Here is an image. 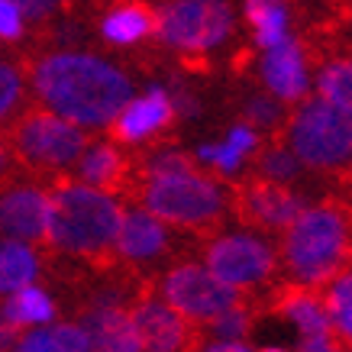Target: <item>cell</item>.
<instances>
[{
	"mask_svg": "<svg viewBox=\"0 0 352 352\" xmlns=\"http://www.w3.org/2000/svg\"><path fill=\"white\" fill-rule=\"evenodd\" d=\"M32 85L52 113L78 126H107L133 97V81L117 65L87 52H52L39 58Z\"/></svg>",
	"mask_w": 352,
	"mask_h": 352,
	"instance_id": "cell-1",
	"label": "cell"
},
{
	"mask_svg": "<svg viewBox=\"0 0 352 352\" xmlns=\"http://www.w3.org/2000/svg\"><path fill=\"white\" fill-rule=\"evenodd\" d=\"M123 210L94 184H65L49 197L45 236L72 256H104L113 249Z\"/></svg>",
	"mask_w": 352,
	"mask_h": 352,
	"instance_id": "cell-2",
	"label": "cell"
},
{
	"mask_svg": "<svg viewBox=\"0 0 352 352\" xmlns=\"http://www.w3.org/2000/svg\"><path fill=\"white\" fill-rule=\"evenodd\" d=\"M349 226L333 207H310L294 217L285 239V258L300 281L317 285L346 262Z\"/></svg>",
	"mask_w": 352,
	"mask_h": 352,
	"instance_id": "cell-3",
	"label": "cell"
},
{
	"mask_svg": "<svg viewBox=\"0 0 352 352\" xmlns=\"http://www.w3.org/2000/svg\"><path fill=\"white\" fill-rule=\"evenodd\" d=\"M291 152L304 165L336 168L352 159V113L330 100H310L291 120Z\"/></svg>",
	"mask_w": 352,
	"mask_h": 352,
	"instance_id": "cell-4",
	"label": "cell"
},
{
	"mask_svg": "<svg viewBox=\"0 0 352 352\" xmlns=\"http://www.w3.org/2000/svg\"><path fill=\"white\" fill-rule=\"evenodd\" d=\"M223 207V194L210 178H204L191 168L152 175L146 188V210L165 223L201 226L210 223Z\"/></svg>",
	"mask_w": 352,
	"mask_h": 352,
	"instance_id": "cell-5",
	"label": "cell"
},
{
	"mask_svg": "<svg viewBox=\"0 0 352 352\" xmlns=\"http://www.w3.org/2000/svg\"><path fill=\"white\" fill-rule=\"evenodd\" d=\"M233 32L226 0H171L155 10V36L182 52H210Z\"/></svg>",
	"mask_w": 352,
	"mask_h": 352,
	"instance_id": "cell-6",
	"label": "cell"
},
{
	"mask_svg": "<svg viewBox=\"0 0 352 352\" xmlns=\"http://www.w3.org/2000/svg\"><path fill=\"white\" fill-rule=\"evenodd\" d=\"M13 142L32 165H68L87 149L85 129L58 113H30L20 120Z\"/></svg>",
	"mask_w": 352,
	"mask_h": 352,
	"instance_id": "cell-7",
	"label": "cell"
},
{
	"mask_svg": "<svg viewBox=\"0 0 352 352\" xmlns=\"http://www.w3.org/2000/svg\"><path fill=\"white\" fill-rule=\"evenodd\" d=\"M162 291H165V304L191 320H214L217 314L236 304V288L223 285L217 275H210V268L201 265L175 268L165 278Z\"/></svg>",
	"mask_w": 352,
	"mask_h": 352,
	"instance_id": "cell-8",
	"label": "cell"
},
{
	"mask_svg": "<svg viewBox=\"0 0 352 352\" xmlns=\"http://www.w3.org/2000/svg\"><path fill=\"white\" fill-rule=\"evenodd\" d=\"M275 256L256 236H223L207 249V268L230 288H245L268 278Z\"/></svg>",
	"mask_w": 352,
	"mask_h": 352,
	"instance_id": "cell-9",
	"label": "cell"
},
{
	"mask_svg": "<svg viewBox=\"0 0 352 352\" xmlns=\"http://www.w3.org/2000/svg\"><path fill=\"white\" fill-rule=\"evenodd\" d=\"M49 223V194L39 188H13L0 194V233L10 239H43Z\"/></svg>",
	"mask_w": 352,
	"mask_h": 352,
	"instance_id": "cell-10",
	"label": "cell"
},
{
	"mask_svg": "<svg viewBox=\"0 0 352 352\" xmlns=\"http://www.w3.org/2000/svg\"><path fill=\"white\" fill-rule=\"evenodd\" d=\"M175 120V104L165 87H149L142 97H129L126 107L113 117V133L123 142H139L165 129Z\"/></svg>",
	"mask_w": 352,
	"mask_h": 352,
	"instance_id": "cell-11",
	"label": "cell"
},
{
	"mask_svg": "<svg viewBox=\"0 0 352 352\" xmlns=\"http://www.w3.org/2000/svg\"><path fill=\"white\" fill-rule=\"evenodd\" d=\"M262 78H265L268 91L278 100H298L307 94V62H304V49L294 39H281L272 45L262 58Z\"/></svg>",
	"mask_w": 352,
	"mask_h": 352,
	"instance_id": "cell-12",
	"label": "cell"
},
{
	"mask_svg": "<svg viewBox=\"0 0 352 352\" xmlns=\"http://www.w3.org/2000/svg\"><path fill=\"white\" fill-rule=\"evenodd\" d=\"M133 323L142 340V349L149 352H182L188 342L184 317L162 300H142L133 310Z\"/></svg>",
	"mask_w": 352,
	"mask_h": 352,
	"instance_id": "cell-13",
	"label": "cell"
},
{
	"mask_svg": "<svg viewBox=\"0 0 352 352\" xmlns=\"http://www.w3.org/2000/svg\"><path fill=\"white\" fill-rule=\"evenodd\" d=\"M85 330L91 336V352H142L133 314L120 304H104L87 314Z\"/></svg>",
	"mask_w": 352,
	"mask_h": 352,
	"instance_id": "cell-14",
	"label": "cell"
},
{
	"mask_svg": "<svg viewBox=\"0 0 352 352\" xmlns=\"http://www.w3.org/2000/svg\"><path fill=\"white\" fill-rule=\"evenodd\" d=\"M120 256L133 258V262H146V258H155L168 245V230H165V220H159L149 210H129L120 220V233L117 243Z\"/></svg>",
	"mask_w": 352,
	"mask_h": 352,
	"instance_id": "cell-15",
	"label": "cell"
},
{
	"mask_svg": "<svg viewBox=\"0 0 352 352\" xmlns=\"http://www.w3.org/2000/svg\"><path fill=\"white\" fill-rule=\"evenodd\" d=\"M245 214L258 220L265 226H291L294 217L304 210L298 194H291L285 184L278 182H265V184H252L243 197Z\"/></svg>",
	"mask_w": 352,
	"mask_h": 352,
	"instance_id": "cell-16",
	"label": "cell"
},
{
	"mask_svg": "<svg viewBox=\"0 0 352 352\" xmlns=\"http://www.w3.org/2000/svg\"><path fill=\"white\" fill-rule=\"evenodd\" d=\"M155 32V10L142 0H123L100 20V36L113 45H136Z\"/></svg>",
	"mask_w": 352,
	"mask_h": 352,
	"instance_id": "cell-17",
	"label": "cell"
},
{
	"mask_svg": "<svg viewBox=\"0 0 352 352\" xmlns=\"http://www.w3.org/2000/svg\"><path fill=\"white\" fill-rule=\"evenodd\" d=\"M10 352H91V336L85 327L55 323V327L30 330L26 336H20Z\"/></svg>",
	"mask_w": 352,
	"mask_h": 352,
	"instance_id": "cell-18",
	"label": "cell"
},
{
	"mask_svg": "<svg viewBox=\"0 0 352 352\" xmlns=\"http://www.w3.org/2000/svg\"><path fill=\"white\" fill-rule=\"evenodd\" d=\"M39 272V258L23 239H3L0 243V294H13V291L26 288L36 281Z\"/></svg>",
	"mask_w": 352,
	"mask_h": 352,
	"instance_id": "cell-19",
	"label": "cell"
},
{
	"mask_svg": "<svg viewBox=\"0 0 352 352\" xmlns=\"http://www.w3.org/2000/svg\"><path fill=\"white\" fill-rule=\"evenodd\" d=\"M0 310L7 314V320L16 323V327H43L55 317V300L45 294L43 288L36 285H26V288L7 294V300L0 304Z\"/></svg>",
	"mask_w": 352,
	"mask_h": 352,
	"instance_id": "cell-20",
	"label": "cell"
},
{
	"mask_svg": "<svg viewBox=\"0 0 352 352\" xmlns=\"http://www.w3.org/2000/svg\"><path fill=\"white\" fill-rule=\"evenodd\" d=\"M245 20L252 23L256 43L262 49H272L288 36V7H285V0H245Z\"/></svg>",
	"mask_w": 352,
	"mask_h": 352,
	"instance_id": "cell-21",
	"label": "cell"
},
{
	"mask_svg": "<svg viewBox=\"0 0 352 352\" xmlns=\"http://www.w3.org/2000/svg\"><path fill=\"white\" fill-rule=\"evenodd\" d=\"M281 310H285V317L300 330V336H320V333H330V327H333L327 307H323L314 294H304V291L288 294L285 304H281Z\"/></svg>",
	"mask_w": 352,
	"mask_h": 352,
	"instance_id": "cell-22",
	"label": "cell"
},
{
	"mask_svg": "<svg viewBox=\"0 0 352 352\" xmlns=\"http://www.w3.org/2000/svg\"><path fill=\"white\" fill-rule=\"evenodd\" d=\"M317 91H320L323 100H330L333 107L352 113V62L349 58H340V62H330L317 78Z\"/></svg>",
	"mask_w": 352,
	"mask_h": 352,
	"instance_id": "cell-23",
	"label": "cell"
},
{
	"mask_svg": "<svg viewBox=\"0 0 352 352\" xmlns=\"http://www.w3.org/2000/svg\"><path fill=\"white\" fill-rule=\"evenodd\" d=\"M120 171H123V159L113 146H94L81 159V178L94 188H104V184H117Z\"/></svg>",
	"mask_w": 352,
	"mask_h": 352,
	"instance_id": "cell-24",
	"label": "cell"
},
{
	"mask_svg": "<svg viewBox=\"0 0 352 352\" xmlns=\"http://www.w3.org/2000/svg\"><path fill=\"white\" fill-rule=\"evenodd\" d=\"M327 314H330V323L336 330L352 340V272L349 275H340L333 281L330 298H327Z\"/></svg>",
	"mask_w": 352,
	"mask_h": 352,
	"instance_id": "cell-25",
	"label": "cell"
},
{
	"mask_svg": "<svg viewBox=\"0 0 352 352\" xmlns=\"http://www.w3.org/2000/svg\"><path fill=\"white\" fill-rule=\"evenodd\" d=\"M262 171H265V178H272V182H278V184L294 182L300 171V159L288 149H272L262 155Z\"/></svg>",
	"mask_w": 352,
	"mask_h": 352,
	"instance_id": "cell-26",
	"label": "cell"
},
{
	"mask_svg": "<svg viewBox=\"0 0 352 352\" xmlns=\"http://www.w3.org/2000/svg\"><path fill=\"white\" fill-rule=\"evenodd\" d=\"M210 330H214V336H220V340H243L245 330H249V314H245L239 304H233V307H226L223 314H217L214 320H210Z\"/></svg>",
	"mask_w": 352,
	"mask_h": 352,
	"instance_id": "cell-27",
	"label": "cell"
},
{
	"mask_svg": "<svg viewBox=\"0 0 352 352\" xmlns=\"http://www.w3.org/2000/svg\"><path fill=\"white\" fill-rule=\"evenodd\" d=\"M201 162L207 165H217V168L223 171V175H233L239 165H243V152L230 146V142H210V146H201Z\"/></svg>",
	"mask_w": 352,
	"mask_h": 352,
	"instance_id": "cell-28",
	"label": "cell"
},
{
	"mask_svg": "<svg viewBox=\"0 0 352 352\" xmlns=\"http://www.w3.org/2000/svg\"><path fill=\"white\" fill-rule=\"evenodd\" d=\"M20 94H23V78H20V72H16L13 65L0 62V120L7 117L13 107H16Z\"/></svg>",
	"mask_w": 352,
	"mask_h": 352,
	"instance_id": "cell-29",
	"label": "cell"
},
{
	"mask_svg": "<svg viewBox=\"0 0 352 352\" xmlns=\"http://www.w3.org/2000/svg\"><path fill=\"white\" fill-rule=\"evenodd\" d=\"M245 117L252 126H275L278 120H281V104H275L272 97H252L249 104H245Z\"/></svg>",
	"mask_w": 352,
	"mask_h": 352,
	"instance_id": "cell-30",
	"label": "cell"
},
{
	"mask_svg": "<svg viewBox=\"0 0 352 352\" xmlns=\"http://www.w3.org/2000/svg\"><path fill=\"white\" fill-rule=\"evenodd\" d=\"M23 36V13L16 10L13 0H0V39L16 43Z\"/></svg>",
	"mask_w": 352,
	"mask_h": 352,
	"instance_id": "cell-31",
	"label": "cell"
},
{
	"mask_svg": "<svg viewBox=\"0 0 352 352\" xmlns=\"http://www.w3.org/2000/svg\"><path fill=\"white\" fill-rule=\"evenodd\" d=\"M13 3L30 20H49V16H55V13L62 10L68 0H13Z\"/></svg>",
	"mask_w": 352,
	"mask_h": 352,
	"instance_id": "cell-32",
	"label": "cell"
},
{
	"mask_svg": "<svg viewBox=\"0 0 352 352\" xmlns=\"http://www.w3.org/2000/svg\"><path fill=\"white\" fill-rule=\"evenodd\" d=\"M226 142H230V146H236L243 155H245V152H252L258 146L256 126H245V123H239V126H233L230 133H226Z\"/></svg>",
	"mask_w": 352,
	"mask_h": 352,
	"instance_id": "cell-33",
	"label": "cell"
},
{
	"mask_svg": "<svg viewBox=\"0 0 352 352\" xmlns=\"http://www.w3.org/2000/svg\"><path fill=\"white\" fill-rule=\"evenodd\" d=\"M149 168H152V175H165V171L191 168V165H188V159L178 155V152H155V155L149 159Z\"/></svg>",
	"mask_w": 352,
	"mask_h": 352,
	"instance_id": "cell-34",
	"label": "cell"
},
{
	"mask_svg": "<svg viewBox=\"0 0 352 352\" xmlns=\"http://www.w3.org/2000/svg\"><path fill=\"white\" fill-rule=\"evenodd\" d=\"M300 352H340V342L333 340L330 333H320V336H304Z\"/></svg>",
	"mask_w": 352,
	"mask_h": 352,
	"instance_id": "cell-35",
	"label": "cell"
},
{
	"mask_svg": "<svg viewBox=\"0 0 352 352\" xmlns=\"http://www.w3.org/2000/svg\"><path fill=\"white\" fill-rule=\"evenodd\" d=\"M16 330H20V327L7 320V314L0 310V352L13 349V342H16Z\"/></svg>",
	"mask_w": 352,
	"mask_h": 352,
	"instance_id": "cell-36",
	"label": "cell"
},
{
	"mask_svg": "<svg viewBox=\"0 0 352 352\" xmlns=\"http://www.w3.org/2000/svg\"><path fill=\"white\" fill-rule=\"evenodd\" d=\"M204 352H252V349H249V346H243L239 340H236V342L220 340V342H214V346H207Z\"/></svg>",
	"mask_w": 352,
	"mask_h": 352,
	"instance_id": "cell-37",
	"label": "cell"
},
{
	"mask_svg": "<svg viewBox=\"0 0 352 352\" xmlns=\"http://www.w3.org/2000/svg\"><path fill=\"white\" fill-rule=\"evenodd\" d=\"M7 168H10V152H7L3 146H0V175H3Z\"/></svg>",
	"mask_w": 352,
	"mask_h": 352,
	"instance_id": "cell-38",
	"label": "cell"
},
{
	"mask_svg": "<svg viewBox=\"0 0 352 352\" xmlns=\"http://www.w3.org/2000/svg\"><path fill=\"white\" fill-rule=\"evenodd\" d=\"M265 352H288V349H275V346H272V349H265Z\"/></svg>",
	"mask_w": 352,
	"mask_h": 352,
	"instance_id": "cell-39",
	"label": "cell"
}]
</instances>
